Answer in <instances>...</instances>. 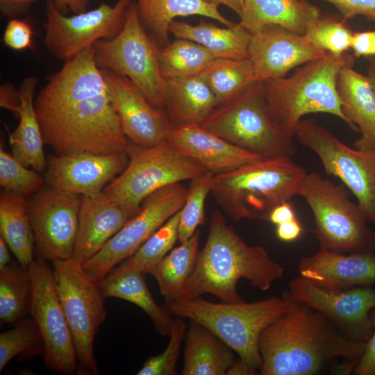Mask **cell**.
Listing matches in <instances>:
<instances>
[{"label":"cell","instance_id":"cell-1","mask_svg":"<svg viewBox=\"0 0 375 375\" xmlns=\"http://www.w3.org/2000/svg\"><path fill=\"white\" fill-rule=\"evenodd\" d=\"M94 46L64 62L35 97L44 144L58 155L126 152L128 139L94 60Z\"/></svg>","mask_w":375,"mask_h":375},{"label":"cell","instance_id":"cell-7","mask_svg":"<svg viewBox=\"0 0 375 375\" xmlns=\"http://www.w3.org/2000/svg\"><path fill=\"white\" fill-rule=\"evenodd\" d=\"M228 142L262 158L292 157L297 147L273 120L264 84L254 81L218 105L199 124Z\"/></svg>","mask_w":375,"mask_h":375},{"label":"cell","instance_id":"cell-48","mask_svg":"<svg viewBox=\"0 0 375 375\" xmlns=\"http://www.w3.org/2000/svg\"><path fill=\"white\" fill-rule=\"evenodd\" d=\"M38 0H0L1 15L8 19H14L24 14Z\"/></svg>","mask_w":375,"mask_h":375},{"label":"cell","instance_id":"cell-25","mask_svg":"<svg viewBox=\"0 0 375 375\" xmlns=\"http://www.w3.org/2000/svg\"><path fill=\"white\" fill-rule=\"evenodd\" d=\"M322 17L307 0H243L240 24L251 34L274 25L305 35Z\"/></svg>","mask_w":375,"mask_h":375},{"label":"cell","instance_id":"cell-31","mask_svg":"<svg viewBox=\"0 0 375 375\" xmlns=\"http://www.w3.org/2000/svg\"><path fill=\"white\" fill-rule=\"evenodd\" d=\"M169 32L176 38L194 42L208 49L215 58L244 59L251 33L240 23L226 28L201 22L197 25L174 20Z\"/></svg>","mask_w":375,"mask_h":375},{"label":"cell","instance_id":"cell-47","mask_svg":"<svg viewBox=\"0 0 375 375\" xmlns=\"http://www.w3.org/2000/svg\"><path fill=\"white\" fill-rule=\"evenodd\" d=\"M20 104L19 90L10 82H6L0 87V106L10 110L17 117V108Z\"/></svg>","mask_w":375,"mask_h":375},{"label":"cell","instance_id":"cell-3","mask_svg":"<svg viewBox=\"0 0 375 375\" xmlns=\"http://www.w3.org/2000/svg\"><path fill=\"white\" fill-rule=\"evenodd\" d=\"M285 269L260 246L247 244L219 210L210 217L208 237L179 299L210 294L223 302H241L240 279L267 291L281 278Z\"/></svg>","mask_w":375,"mask_h":375},{"label":"cell","instance_id":"cell-52","mask_svg":"<svg viewBox=\"0 0 375 375\" xmlns=\"http://www.w3.org/2000/svg\"><path fill=\"white\" fill-rule=\"evenodd\" d=\"M256 369L249 365L244 360L239 359L235 360L232 366L228 369V375H253L256 373Z\"/></svg>","mask_w":375,"mask_h":375},{"label":"cell","instance_id":"cell-4","mask_svg":"<svg viewBox=\"0 0 375 375\" xmlns=\"http://www.w3.org/2000/svg\"><path fill=\"white\" fill-rule=\"evenodd\" d=\"M306 174L290 156L262 158L215 174L210 194L235 222L267 221L274 207L298 195Z\"/></svg>","mask_w":375,"mask_h":375},{"label":"cell","instance_id":"cell-2","mask_svg":"<svg viewBox=\"0 0 375 375\" xmlns=\"http://www.w3.org/2000/svg\"><path fill=\"white\" fill-rule=\"evenodd\" d=\"M261 332V375H315L340 358L356 365L365 343L347 338L324 315L292 299Z\"/></svg>","mask_w":375,"mask_h":375},{"label":"cell","instance_id":"cell-21","mask_svg":"<svg viewBox=\"0 0 375 375\" xmlns=\"http://www.w3.org/2000/svg\"><path fill=\"white\" fill-rule=\"evenodd\" d=\"M140 210L121 204L103 191L95 195L81 197L72 258L81 265L84 264Z\"/></svg>","mask_w":375,"mask_h":375},{"label":"cell","instance_id":"cell-51","mask_svg":"<svg viewBox=\"0 0 375 375\" xmlns=\"http://www.w3.org/2000/svg\"><path fill=\"white\" fill-rule=\"evenodd\" d=\"M56 9L66 15L68 11L78 14L86 11L89 0H53Z\"/></svg>","mask_w":375,"mask_h":375},{"label":"cell","instance_id":"cell-12","mask_svg":"<svg viewBox=\"0 0 375 375\" xmlns=\"http://www.w3.org/2000/svg\"><path fill=\"white\" fill-rule=\"evenodd\" d=\"M294 136L319 157L326 174L351 191L367 219L375 223V149L351 148L312 119H302Z\"/></svg>","mask_w":375,"mask_h":375},{"label":"cell","instance_id":"cell-22","mask_svg":"<svg viewBox=\"0 0 375 375\" xmlns=\"http://www.w3.org/2000/svg\"><path fill=\"white\" fill-rule=\"evenodd\" d=\"M299 274L327 288L346 289L375 284V252L340 253L319 249L301 258Z\"/></svg>","mask_w":375,"mask_h":375},{"label":"cell","instance_id":"cell-45","mask_svg":"<svg viewBox=\"0 0 375 375\" xmlns=\"http://www.w3.org/2000/svg\"><path fill=\"white\" fill-rule=\"evenodd\" d=\"M373 332L365 343L364 352L352 374L355 375H375V309L370 313Z\"/></svg>","mask_w":375,"mask_h":375},{"label":"cell","instance_id":"cell-33","mask_svg":"<svg viewBox=\"0 0 375 375\" xmlns=\"http://www.w3.org/2000/svg\"><path fill=\"white\" fill-rule=\"evenodd\" d=\"M199 237L198 229L191 238L172 249L150 272L149 274L156 278L165 302L181 297L197 259Z\"/></svg>","mask_w":375,"mask_h":375},{"label":"cell","instance_id":"cell-6","mask_svg":"<svg viewBox=\"0 0 375 375\" xmlns=\"http://www.w3.org/2000/svg\"><path fill=\"white\" fill-rule=\"evenodd\" d=\"M172 315L197 322L217 335L249 365L260 369L262 364L258 340L262 331L287 308L283 292L280 297L246 303H214L200 297L165 302Z\"/></svg>","mask_w":375,"mask_h":375},{"label":"cell","instance_id":"cell-18","mask_svg":"<svg viewBox=\"0 0 375 375\" xmlns=\"http://www.w3.org/2000/svg\"><path fill=\"white\" fill-rule=\"evenodd\" d=\"M128 162L126 152L50 155L47 159L44 178L49 186L81 197L92 196L101 193L124 170Z\"/></svg>","mask_w":375,"mask_h":375},{"label":"cell","instance_id":"cell-15","mask_svg":"<svg viewBox=\"0 0 375 375\" xmlns=\"http://www.w3.org/2000/svg\"><path fill=\"white\" fill-rule=\"evenodd\" d=\"M133 0H118L115 6L99 7L67 17L46 0L44 42L57 59L65 62L92 47L99 40H110L122 31L126 10Z\"/></svg>","mask_w":375,"mask_h":375},{"label":"cell","instance_id":"cell-42","mask_svg":"<svg viewBox=\"0 0 375 375\" xmlns=\"http://www.w3.org/2000/svg\"><path fill=\"white\" fill-rule=\"evenodd\" d=\"M186 324L182 318L173 319L169 341L161 353L149 357L137 373L138 375H175L181 343L185 338Z\"/></svg>","mask_w":375,"mask_h":375},{"label":"cell","instance_id":"cell-57","mask_svg":"<svg viewBox=\"0 0 375 375\" xmlns=\"http://www.w3.org/2000/svg\"><path fill=\"white\" fill-rule=\"evenodd\" d=\"M241 3H242H242H243V0H240Z\"/></svg>","mask_w":375,"mask_h":375},{"label":"cell","instance_id":"cell-30","mask_svg":"<svg viewBox=\"0 0 375 375\" xmlns=\"http://www.w3.org/2000/svg\"><path fill=\"white\" fill-rule=\"evenodd\" d=\"M140 21L158 44H168L170 24L178 17L201 15L230 27L235 24L204 0H135ZM147 31V32H148Z\"/></svg>","mask_w":375,"mask_h":375},{"label":"cell","instance_id":"cell-39","mask_svg":"<svg viewBox=\"0 0 375 375\" xmlns=\"http://www.w3.org/2000/svg\"><path fill=\"white\" fill-rule=\"evenodd\" d=\"M214 174L206 172L190 181L185 203L180 210L178 240L191 238L206 220L205 202L210 194Z\"/></svg>","mask_w":375,"mask_h":375},{"label":"cell","instance_id":"cell-13","mask_svg":"<svg viewBox=\"0 0 375 375\" xmlns=\"http://www.w3.org/2000/svg\"><path fill=\"white\" fill-rule=\"evenodd\" d=\"M188 188L182 183L164 187L148 196L140 211L90 260L82 265L85 273L99 281L132 256L171 217L181 210Z\"/></svg>","mask_w":375,"mask_h":375},{"label":"cell","instance_id":"cell-46","mask_svg":"<svg viewBox=\"0 0 375 375\" xmlns=\"http://www.w3.org/2000/svg\"><path fill=\"white\" fill-rule=\"evenodd\" d=\"M350 49L356 58L374 57L375 30L353 33Z\"/></svg>","mask_w":375,"mask_h":375},{"label":"cell","instance_id":"cell-49","mask_svg":"<svg viewBox=\"0 0 375 375\" xmlns=\"http://www.w3.org/2000/svg\"><path fill=\"white\" fill-rule=\"evenodd\" d=\"M303 232V228L297 219L276 225L277 238L285 242H291L297 240Z\"/></svg>","mask_w":375,"mask_h":375},{"label":"cell","instance_id":"cell-5","mask_svg":"<svg viewBox=\"0 0 375 375\" xmlns=\"http://www.w3.org/2000/svg\"><path fill=\"white\" fill-rule=\"evenodd\" d=\"M354 58L345 53H331L306 63L288 77L263 82L270 115L281 131L292 138L303 117L310 113H328L347 124L337 90L340 70L353 65Z\"/></svg>","mask_w":375,"mask_h":375},{"label":"cell","instance_id":"cell-54","mask_svg":"<svg viewBox=\"0 0 375 375\" xmlns=\"http://www.w3.org/2000/svg\"><path fill=\"white\" fill-rule=\"evenodd\" d=\"M10 250L5 240L0 236V269L11 262Z\"/></svg>","mask_w":375,"mask_h":375},{"label":"cell","instance_id":"cell-19","mask_svg":"<svg viewBox=\"0 0 375 375\" xmlns=\"http://www.w3.org/2000/svg\"><path fill=\"white\" fill-rule=\"evenodd\" d=\"M101 71L128 140L144 147L166 140L172 125L165 112L154 107L127 77L109 70Z\"/></svg>","mask_w":375,"mask_h":375},{"label":"cell","instance_id":"cell-38","mask_svg":"<svg viewBox=\"0 0 375 375\" xmlns=\"http://www.w3.org/2000/svg\"><path fill=\"white\" fill-rule=\"evenodd\" d=\"M44 345L40 331L31 318L24 317L0 334V372L13 358L43 356Z\"/></svg>","mask_w":375,"mask_h":375},{"label":"cell","instance_id":"cell-40","mask_svg":"<svg viewBox=\"0 0 375 375\" xmlns=\"http://www.w3.org/2000/svg\"><path fill=\"white\" fill-rule=\"evenodd\" d=\"M39 172L31 169L12 153L0 147V185L5 191L27 199L44 188L46 182Z\"/></svg>","mask_w":375,"mask_h":375},{"label":"cell","instance_id":"cell-24","mask_svg":"<svg viewBox=\"0 0 375 375\" xmlns=\"http://www.w3.org/2000/svg\"><path fill=\"white\" fill-rule=\"evenodd\" d=\"M337 90L347 124L361 135L356 148L375 149V92L367 77L344 66L337 79Z\"/></svg>","mask_w":375,"mask_h":375},{"label":"cell","instance_id":"cell-17","mask_svg":"<svg viewBox=\"0 0 375 375\" xmlns=\"http://www.w3.org/2000/svg\"><path fill=\"white\" fill-rule=\"evenodd\" d=\"M28 201L38 257L47 261L72 258L81 197L51 186Z\"/></svg>","mask_w":375,"mask_h":375},{"label":"cell","instance_id":"cell-16","mask_svg":"<svg viewBox=\"0 0 375 375\" xmlns=\"http://www.w3.org/2000/svg\"><path fill=\"white\" fill-rule=\"evenodd\" d=\"M287 292L324 315L349 340L366 343L370 338V313L375 309V289L370 285L331 289L299 276L290 281Z\"/></svg>","mask_w":375,"mask_h":375},{"label":"cell","instance_id":"cell-56","mask_svg":"<svg viewBox=\"0 0 375 375\" xmlns=\"http://www.w3.org/2000/svg\"><path fill=\"white\" fill-rule=\"evenodd\" d=\"M371 63L374 64L375 65V56L370 58Z\"/></svg>","mask_w":375,"mask_h":375},{"label":"cell","instance_id":"cell-44","mask_svg":"<svg viewBox=\"0 0 375 375\" xmlns=\"http://www.w3.org/2000/svg\"><path fill=\"white\" fill-rule=\"evenodd\" d=\"M333 4L346 21L362 15L375 22V0H323Z\"/></svg>","mask_w":375,"mask_h":375},{"label":"cell","instance_id":"cell-10","mask_svg":"<svg viewBox=\"0 0 375 375\" xmlns=\"http://www.w3.org/2000/svg\"><path fill=\"white\" fill-rule=\"evenodd\" d=\"M126 153L128 157L126 168L103 191L121 204L136 210L153 192L208 172L167 140L149 147L129 141Z\"/></svg>","mask_w":375,"mask_h":375},{"label":"cell","instance_id":"cell-53","mask_svg":"<svg viewBox=\"0 0 375 375\" xmlns=\"http://www.w3.org/2000/svg\"><path fill=\"white\" fill-rule=\"evenodd\" d=\"M210 3L222 4L235 12L240 17L242 14V5L240 0H204Z\"/></svg>","mask_w":375,"mask_h":375},{"label":"cell","instance_id":"cell-50","mask_svg":"<svg viewBox=\"0 0 375 375\" xmlns=\"http://www.w3.org/2000/svg\"><path fill=\"white\" fill-rule=\"evenodd\" d=\"M297 219L292 203L288 201L274 207L269 212L267 221L276 226Z\"/></svg>","mask_w":375,"mask_h":375},{"label":"cell","instance_id":"cell-43","mask_svg":"<svg viewBox=\"0 0 375 375\" xmlns=\"http://www.w3.org/2000/svg\"><path fill=\"white\" fill-rule=\"evenodd\" d=\"M33 30L26 21L17 18L8 21L3 35L6 46L15 51L33 49Z\"/></svg>","mask_w":375,"mask_h":375},{"label":"cell","instance_id":"cell-27","mask_svg":"<svg viewBox=\"0 0 375 375\" xmlns=\"http://www.w3.org/2000/svg\"><path fill=\"white\" fill-rule=\"evenodd\" d=\"M144 275L140 270L119 265L97 283L106 299L118 298L136 305L149 317L158 333L169 335L173 320L172 315L164 306L156 302Z\"/></svg>","mask_w":375,"mask_h":375},{"label":"cell","instance_id":"cell-26","mask_svg":"<svg viewBox=\"0 0 375 375\" xmlns=\"http://www.w3.org/2000/svg\"><path fill=\"white\" fill-rule=\"evenodd\" d=\"M38 78L30 76L20 84V104L17 108L19 124L9 133L12 153L25 166L41 172L47 167L44 144L41 128L36 116L34 100Z\"/></svg>","mask_w":375,"mask_h":375},{"label":"cell","instance_id":"cell-23","mask_svg":"<svg viewBox=\"0 0 375 375\" xmlns=\"http://www.w3.org/2000/svg\"><path fill=\"white\" fill-rule=\"evenodd\" d=\"M167 140L181 153L214 174L262 158L208 131L199 124L172 126Z\"/></svg>","mask_w":375,"mask_h":375},{"label":"cell","instance_id":"cell-35","mask_svg":"<svg viewBox=\"0 0 375 375\" xmlns=\"http://www.w3.org/2000/svg\"><path fill=\"white\" fill-rule=\"evenodd\" d=\"M200 75L215 96L217 106L256 81L249 58H215Z\"/></svg>","mask_w":375,"mask_h":375},{"label":"cell","instance_id":"cell-20","mask_svg":"<svg viewBox=\"0 0 375 375\" xmlns=\"http://www.w3.org/2000/svg\"><path fill=\"white\" fill-rule=\"evenodd\" d=\"M255 79L264 82L285 77L292 69L325 57L306 35L269 25L251 35L248 48Z\"/></svg>","mask_w":375,"mask_h":375},{"label":"cell","instance_id":"cell-55","mask_svg":"<svg viewBox=\"0 0 375 375\" xmlns=\"http://www.w3.org/2000/svg\"><path fill=\"white\" fill-rule=\"evenodd\" d=\"M367 77L375 92V65L372 63L368 67Z\"/></svg>","mask_w":375,"mask_h":375},{"label":"cell","instance_id":"cell-41","mask_svg":"<svg viewBox=\"0 0 375 375\" xmlns=\"http://www.w3.org/2000/svg\"><path fill=\"white\" fill-rule=\"evenodd\" d=\"M305 35L315 47L339 57L350 49L353 32L344 20L322 16L309 27Z\"/></svg>","mask_w":375,"mask_h":375},{"label":"cell","instance_id":"cell-28","mask_svg":"<svg viewBox=\"0 0 375 375\" xmlns=\"http://www.w3.org/2000/svg\"><path fill=\"white\" fill-rule=\"evenodd\" d=\"M217 106L215 96L200 74L167 80L165 112L172 126L201 124Z\"/></svg>","mask_w":375,"mask_h":375},{"label":"cell","instance_id":"cell-34","mask_svg":"<svg viewBox=\"0 0 375 375\" xmlns=\"http://www.w3.org/2000/svg\"><path fill=\"white\" fill-rule=\"evenodd\" d=\"M158 59L162 76L167 81L199 74L215 58L203 46L176 38L164 47H158Z\"/></svg>","mask_w":375,"mask_h":375},{"label":"cell","instance_id":"cell-8","mask_svg":"<svg viewBox=\"0 0 375 375\" xmlns=\"http://www.w3.org/2000/svg\"><path fill=\"white\" fill-rule=\"evenodd\" d=\"M298 195L310 207L320 249L340 253L375 252V232L358 203L349 199L348 189L317 172L306 174Z\"/></svg>","mask_w":375,"mask_h":375},{"label":"cell","instance_id":"cell-14","mask_svg":"<svg viewBox=\"0 0 375 375\" xmlns=\"http://www.w3.org/2000/svg\"><path fill=\"white\" fill-rule=\"evenodd\" d=\"M30 313L41 334L46 366L65 375L77 374L74 342L57 292L52 267L38 257L29 265Z\"/></svg>","mask_w":375,"mask_h":375},{"label":"cell","instance_id":"cell-29","mask_svg":"<svg viewBox=\"0 0 375 375\" xmlns=\"http://www.w3.org/2000/svg\"><path fill=\"white\" fill-rule=\"evenodd\" d=\"M185 335L182 375H225L235 361L233 350L201 324L190 320Z\"/></svg>","mask_w":375,"mask_h":375},{"label":"cell","instance_id":"cell-32","mask_svg":"<svg viewBox=\"0 0 375 375\" xmlns=\"http://www.w3.org/2000/svg\"><path fill=\"white\" fill-rule=\"evenodd\" d=\"M0 233L18 263L28 268L34 260V233L26 199L1 190L0 194Z\"/></svg>","mask_w":375,"mask_h":375},{"label":"cell","instance_id":"cell-36","mask_svg":"<svg viewBox=\"0 0 375 375\" xmlns=\"http://www.w3.org/2000/svg\"><path fill=\"white\" fill-rule=\"evenodd\" d=\"M31 282L28 268L11 262L0 269L1 326L16 323L30 312Z\"/></svg>","mask_w":375,"mask_h":375},{"label":"cell","instance_id":"cell-11","mask_svg":"<svg viewBox=\"0 0 375 375\" xmlns=\"http://www.w3.org/2000/svg\"><path fill=\"white\" fill-rule=\"evenodd\" d=\"M51 262L57 292L74 342L77 374H97L94 341L106 316V298L97 282L72 258Z\"/></svg>","mask_w":375,"mask_h":375},{"label":"cell","instance_id":"cell-9","mask_svg":"<svg viewBox=\"0 0 375 375\" xmlns=\"http://www.w3.org/2000/svg\"><path fill=\"white\" fill-rule=\"evenodd\" d=\"M93 46L99 69L127 77L154 107L165 111L167 81L159 67V45L143 26L135 3L127 7L120 33L112 39L99 40Z\"/></svg>","mask_w":375,"mask_h":375},{"label":"cell","instance_id":"cell-37","mask_svg":"<svg viewBox=\"0 0 375 375\" xmlns=\"http://www.w3.org/2000/svg\"><path fill=\"white\" fill-rule=\"evenodd\" d=\"M179 217L180 211L171 217L119 265L140 270L144 274H149L178 240Z\"/></svg>","mask_w":375,"mask_h":375}]
</instances>
